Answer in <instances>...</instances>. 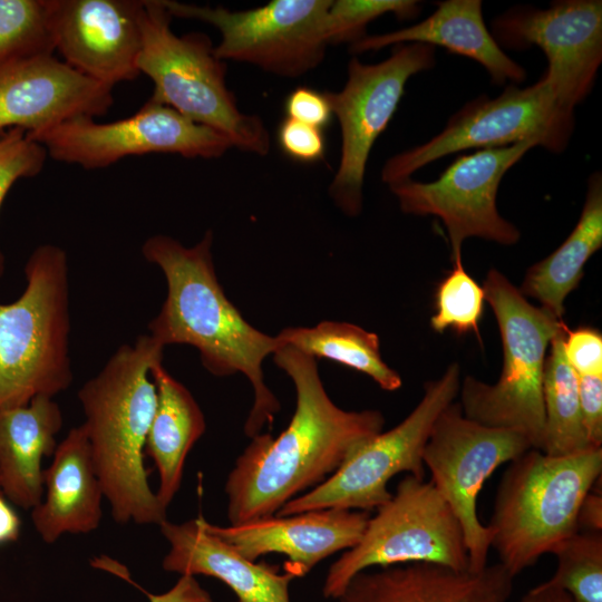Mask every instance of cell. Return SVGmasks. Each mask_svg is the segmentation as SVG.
I'll return each mask as SVG.
<instances>
[{
  "label": "cell",
  "mask_w": 602,
  "mask_h": 602,
  "mask_svg": "<svg viewBox=\"0 0 602 602\" xmlns=\"http://www.w3.org/2000/svg\"><path fill=\"white\" fill-rule=\"evenodd\" d=\"M213 232L206 231L193 246L168 235L148 237L144 258L157 265L167 283V295L151 321V334L163 347L188 344L200 352L204 368L214 376L243 373L251 382L254 401L244 425L249 437L271 426L280 410L264 382L262 363L281 342L251 326L226 298L215 274Z\"/></svg>",
  "instance_id": "2"
},
{
  "label": "cell",
  "mask_w": 602,
  "mask_h": 602,
  "mask_svg": "<svg viewBox=\"0 0 602 602\" xmlns=\"http://www.w3.org/2000/svg\"><path fill=\"white\" fill-rule=\"evenodd\" d=\"M503 343V369L496 383L467 376L460 390L465 417L478 424L518 430L542 450L545 428L543 373L546 351L565 323L526 300L503 273L492 269L483 284Z\"/></svg>",
  "instance_id": "7"
},
{
  "label": "cell",
  "mask_w": 602,
  "mask_h": 602,
  "mask_svg": "<svg viewBox=\"0 0 602 602\" xmlns=\"http://www.w3.org/2000/svg\"><path fill=\"white\" fill-rule=\"evenodd\" d=\"M485 293L464 269L462 256L453 260L452 271L440 281L435 294L436 313L430 326L436 332L453 330L459 334L474 331L484 312Z\"/></svg>",
  "instance_id": "31"
},
{
  "label": "cell",
  "mask_w": 602,
  "mask_h": 602,
  "mask_svg": "<svg viewBox=\"0 0 602 602\" xmlns=\"http://www.w3.org/2000/svg\"><path fill=\"white\" fill-rule=\"evenodd\" d=\"M531 448L527 437L518 430L468 419L459 402L448 405L434 423L423 460L431 474L430 482L460 524L470 571L487 565L492 547V530L477 516L478 493L498 466Z\"/></svg>",
  "instance_id": "13"
},
{
  "label": "cell",
  "mask_w": 602,
  "mask_h": 602,
  "mask_svg": "<svg viewBox=\"0 0 602 602\" xmlns=\"http://www.w3.org/2000/svg\"><path fill=\"white\" fill-rule=\"evenodd\" d=\"M574 124V111L560 105L544 72L531 86L509 84L495 98L483 95L467 103L436 136L389 157L382 166L381 181L388 186L405 181L431 162L469 148H498L534 140L552 153H561L569 145Z\"/></svg>",
  "instance_id": "9"
},
{
  "label": "cell",
  "mask_w": 602,
  "mask_h": 602,
  "mask_svg": "<svg viewBox=\"0 0 602 602\" xmlns=\"http://www.w3.org/2000/svg\"><path fill=\"white\" fill-rule=\"evenodd\" d=\"M163 0H143L139 13L138 70L148 76L151 100L224 134L243 152L266 156L271 140L258 115L245 114L226 84V64L201 32L175 35Z\"/></svg>",
  "instance_id": "6"
},
{
  "label": "cell",
  "mask_w": 602,
  "mask_h": 602,
  "mask_svg": "<svg viewBox=\"0 0 602 602\" xmlns=\"http://www.w3.org/2000/svg\"><path fill=\"white\" fill-rule=\"evenodd\" d=\"M278 144L288 157L301 163H315L323 158L326 139L323 129L285 117L278 127Z\"/></svg>",
  "instance_id": "34"
},
{
  "label": "cell",
  "mask_w": 602,
  "mask_h": 602,
  "mask_svg": "<svg viewBox=\"0 0 602 602\" xmlns=\"http://www.w3.org/2000/svg\"><path fill=\"white\" fill-rule=\"evenodd\" d=\"M276 337L281 346L362 372L383 390L395 391L402 385L398 372L382 360L378 336L359 326L323 321L312 328H285Z\"/></svg>",
  "instance_id": "27"
},
{
  "label": "cell",
  "mask_w": 602,
  "mask_h": 602,
  "mask_svg": "<svg viewBox=\"0 0 602 602\" xmlns=\"http://www.w3.org/2000/svg\"><path fill=\"white\" fill-rule=\"evenodd\" d=\"M61 426V410L48 396L0 410V484L13 505L32 509L42 499V459L54 455Z\"/></svg>",
  "instance_id": "24"
},
{
  "label": "cell",
  "mask_w": 602,
  "mask_h": 602,
  "mask_svg": "<svg viewBox=\"0 0 602 602\" xmlns=\"http://www.w3.org/2000/svg\"><path fill=\"white\" fill-rule=\"evenodd\" d=\"M157 404L145 445L158 472L156 495L167 508L182 483L186 457L205 431L204 415L188 389L164 368L151 369Z\"/></svg>",
  "instance_id": "25"
},
{
  "label": "cell",
  "mask_w": 602,
  "mask_h": 602,
  "mask_svg": "<svg viewBox=\"0 0 602 602\" xmlns=\"http://www.w3.org/2000/svg\"><path fill=\"white\" fill-rule=\"evenodd\" d=\"M159 527L169 544L162 561L166 572L217 579L233 590L240 602H290L292 574L245 559L206 531L202 516L183 523L166 520Z\"/></svg>",
  "instance_id": "21"
},
{
  "label": "cell",
  "mask_w": 602,
  "mask_h": 602,
  "mask_svg": "<svg viewBox=\"0 0 602 602\" xmlns=\"http://www.w3.org/2000/svg\"><path fill=\"white\" fill-rule=\"evenodd\" d=\"M21 532V520L0 484V546L16 542Z\"/></svg>",
  "instance_id": "40"
},
{
  "label": "cell",
  "mask_w": 602,
  "mask_h": 602,
  "mask_svg": "<svg viewBox=\"0 0 602 602\" xmlns=\"http://www.w3.org/2000/svg\"><path fill=\"white\" fill-rule=\"evenodd\" d=\"M284 111L288 118L323 129L333 117L326 93L310 87H298L285 98Z\"/></svg>",
  "instance_id": "36"
},
{
  "label": "cell",
  "mask_w": 602,
  "mask_h": 602,
  "mask_svg": "<svg viewBox=\"0 0 602 602\" xmlns=\"http://www.w3.org/2000/svg\"><path fill=\"white\" fill-rule=\"evenodd\" d=\"M577 528L579 532H602V495L594 486L580 505Z\"/></svg>",
  "instance_id": "39"
},
{
  "label": "cell",
  "mask_w": 602,
  "mask_h": 602,
  "mask_svg": "<svg viewBox=\"0 0 602 602\" xmlns=\"http://www.w3.org/2000/svg\"><path fill=\"white\" fill-rule=\"evenodd\" d=\"M273 359L294 383L297 407L279 436L252 437L237 457L225 483L231 524L275 515L285 503L324 482L385 425L379 410L348 411L333 404L315 358L281 346Z\"/></svg>",
  "instance_id": "1"
},
{
  "label": "cell",
  "mask_w": 602,
  "mask_h": 602,
  "mask_svg": "<svg viewBox=\"0 0 602 602\" xmlns=\"http://www.w3.org/2000/svg\"><path fill=\"white\" fill-rule=\"evenodd\" d=\"M564 352L577 376H602V336L596 329H567Z\"/></svg>",
  "instance_id": "35"
},
{
  "label": "cell",
  "mask_w": 602,
  "mask_h": 602,
  "mask_svg": "<svg viewBox=\"0 0 602 602\" xmlns=\"http://www.w3.org/2000/svg\"><path fill=\"white\" fill-rule=\"evenodd\" d=\"M421 9L416 0H337L328 10L327 35L329 45L349 43L366 37L370 22L392 13L399 19H412Z\"/></svg>",
  "instance_id": "32"
},
{
  "label": "cell",
  "mask_w": 602,
  "mask_h": 602,
  "mask_svg": "<svg viewBox=\"0 0 602 602\" xmlns=\"http://www.w3.org/2000/svg\"><path fill=\"white\" fill-rule=\"evenodd\" d=\"M163 349L152 336L123 344L78 392L93 463L118 524L159 526L167 520L144 463L157 404L151 369Z\"/></svg>",
  "instance_id": "3"
},
{
  "label": "cell",
  "mask_w": 602,
  "mask_h": 602,
  "mask_svg": "<svg viewBox=\"0 0 602 602\" xmlns=\"http://www.w3.org/2000/svg\"><path fill=\"white\" fill-rule=\"evenodd\" d=\"M48 154L21 128L0 132V208L14 183L38 175ZM1 265V263H0Z\"/></svg>",
  "instance_id": "33"
},
{
  "label": "cell",
  "mask_w": 602,
  "mask_h": 602,
  "mask_svg": "<svg viewBox=\"0 0 602 602\" xmlns=\"http://www.w3.org/2000/svg\"><path fill=\"white\" fill-rule=\"evenodd\" d=\"M27 285L0 303V410L54 397L72 381L69 358V281L66 252L37 246L25 265Z\"/></svg>",
  "instance_id": "5"
},
{
  "label": "cell",
  "mask_w": 602,
  "mask_h": 602,
  "mask_svg": "<svg viewBox=\"0 0 602 602\" xmlns=\"http://www.w3.org/2000/svg\"><path fill=\"white\" fill-rule=\"evenodd\" d=\"M430 563L469 570L460 524L431 482L407 475L370 517L360 541L333 562L322 593L338 599L358 573L373 566Z\"/></svg>",
  "instance_id": "8"
},
{
  "label": "cell",
  "mask_w": 602,
  "mask_h": 602,
  "mask_svg": "<svg viewBox=\"0 0 602 602\" xmlns=\"http://www.w3.org/2000/svg\"><path fill=\"white\" fill-rule=\"evenodd\" d=\"M27 136L41 144L50 158L86 169L153 153L219 158L233 147L224 134L151 99L127 118L98 123L80 116Z\"/></svg>",
  "instance_id": "14"
},
{
  "label": "cell",
  "mask_w": 602,
  "mask_h": 602,
  "mask_svg": "<svg viewBox=\"0 0 602 602\" xmlns=\"http://www.w3.org/2000/svg\"><path fill=\"white\" fill-rule=\"evenodd\" d=\"M567 328L550 344L543 373L545 428L542 452L551 456H570L592 447L583 425L579 378L564 352Z\"/></svg>",
  "instance_id": "28"
},
{
  "label": "cell",
  "mask_w": 602,
  "mask_h": 602,
  "mask_svg": "<svg viewBox=\"0 0 602 602\" xmlns=\"http://www.w3.org/2000/svg\"><path fill=\"white\" fill-rule=\"evenodd\" d=\"M142 591L149 602H214L211 594L198 583L195 576L181 575L166 592L153 594Z\"/></svg>",
  "instance_id": "38"
},
{
  "label": "cell",
  "mask_w": 602,
  "mask_h": 602,
  "mask_svg": "<svg viewBox=\"0 0 602 602\" xmlns=\"http://www.w3.org/2000/svg\"><path fill=\"white\" fill-rule=\"evenodd\" d=\"M113 104V87L54 55L0 66V132L21 128L36 134L75 117H100Z\"/></svg>",
  "instance_id": "18"
},
{
  "label": "cell",
  "mask_w": 602,
  "mask_h": 602,
  "mask_svg": "<svg viewBox=\"0 0 602 602\" xmlns=\"http://www.w3.org/2000/svg\"><path fill=\"white\" fill-rule=\"evenodd\" d=\"M551 553L557 566L547 583L565 591L573 602H602V532H576Z\"/></svg>",
  "instance_id": "30"
},
{
  "label": "cell",
  "mask_w": 602,
  "mask_h": 602,
  "mask_svg": "<svg viewBox=\"0 0 602 602\" xmlns=\"http://www.w3.org/2000/svg\"><path fill=\"white\" fill-rule=\"evenodd\" d=\"M536 146V142L526 140L479 149L458 156L436 181L425 183L410 177L389 185V190L404 213L441 220L452 260L462 256V245L469 237L513 245L521 232L499 214L497 192L506 172Z\"/></svg>",
  "instance_id": "15"
},
{
  "label": "cell",
  "mask_w": 602,
  "mask_h": 602,
  "mask_svg": "<svg viewBox=\"0 0 602 602\" xmlns=\"http://www.w3.org/2000/svg\"><path fill=\"white\" fill-rule=\"evenodd\" d=\"M103 498L81 424L57 445L50 466L43 469V496L31 509L35 530L47 544L64 534H88L100 524Z\"/></svg>",
  "instance_id": "22"
},
{
  "label": "cell",
  "mask_w": 602,
  "mask_h": 602,
  "mask_svg": "<svg viewBox=\"0 0 602 602\" xmlns=\"http://www.w3.org/2000/svg\"><path fill=\"white\" fill-rule=\"evenodd\" d=\"M236 602H240V601H236Z\"/></svg>",
  "instance_id": "42"
},
{
  "label": "cell",
  "mask_w": 602,
  "mask_h": 602,
  "mask_svg": "<svg viewBox=\"0 0 602 602\" xmlns=\"http://www.w3.org/2000/svg\"><path fill=\"white\" fill-rule=\"evenodd\" d=\"M459 387V366L453 362L440 378L425 383L421 400L400 424L367 440L324 482L285 503L275 515L329 508L368 512L391 498L387 484L395 475L407 472L425 478V445Z\"/></svg>",
  "instance_id": "10"
},
{
  "label": "cell",
  "mask_w": 602,
  "mask_h": 602,
  "mask_svg": "<svg viewBox=\"0 0 602 602\" xmlns=\"http://www.w3.org/2000/svg\"><path fill=\"white\" fill-rule=\"evenodd\" d=\"M602 246V175L591 174L580 219L566 240L548 256L528 268L520 291L537 300L556 318L566 297L579 285L583 268Z\"/></svg>",
  "instance_id": "26"
},
{
  "label": "cell",
  "mask_w": 602,
  "mask_h": 602,
  "mask_svg": "<svg viewBox=\"0 0 602 602\" xmlns=\"http://www.w3.org/2000/svg\"><path fill=\"white\" fill-rule=\"evenodd\" d=\"M583 425L592 447H602V376H577Z\"/></svg>",
  "instance_id": "37"
},
{
  "label": "cell",
  "mask_w": 602,
  "mask_h": 602,
  "mask_svg": "<svg viewBox=\"0 0 602 602\" xmlns=\"http://www.w3.org/2000/svg\"><path fill=\"white\" fill-rule=\"evenodd\" d=\"M172 17L215 27L221 41L216 57L253 65L269 74L298 78L323 60L329 46L328 10L331 0H272L249 10L163 0Z\"/></svg>",
  "instance_id": "11"
},
{
  "label": "cell",
  "mask_w": 602,
  "mask_h": 602,
  "mask_svg": "<svg viewBox=\"0 0 602 602\" xmlns=\"http://www.w3.org/2000/svg\"><path fill=\"white\" fill-rule=\"evenodd\" d=\"M518 602H573L570 595L546 581L525 593Z\"/></svg>",
  "instance_id": "41"
},
{
  "label": "cell",
  "mask_w": 602,
  "mask_h": 602,
  "mask_svg": "<svg viewBox=\"0 0 602 602\" xmlns=\"http://www.w3.org/2000/svg\"><path fill=\"white\" fill-rule=\"evenodd\" d=\"M435 55V47L414 42L392 46L389 57L378 64L353 57L343 88L326 91L341 132L340 161L329 194L344 214L361 212L370 152L392 119L408 79L433 68Z\"/></svg>",
  "instance_id": "12"
},
{
  "label": "cell",
  "mask_w": 602,
  "mask_h": 602,
  "mask_svg": "<svg viewBox=\"0 0 602 602\" xmlns=\"http://www.w3.org/2000/svg\"><path fill=\"white\" fill-rule=\"evenodd\" d=\"M480 0H445L426 19L409 27L367 35L349 46L350 52L377 51L400 43H425L482 65L494 85L521 84L525 69L509 58L487 29Z\"/></svg>",
  "instance_id": "23"
},
{
  "label": "cell",
  "mask_w": 602,
  "mask_h": 602,
  "mask_svg": "<svg viewBox=\"0 0 602 602\" xmlns=\"http://www.w3.org/2000/svg\"><path fill=\"white\" fill-rule=\"evenodd\" d=\"M493 37L511 49L538 47L560 105L574 110L591 93L602 62V1L513 7L493 21Z\"/></svg>",
  "instance_id": "16"
},
{
  "label": "cell",
  "mask_w": 602,
  "mask_h": 602,
  "mask_svg": "<svg viewBox=\"0 0 602 602\" xmlns=\"http://www.w3.org/2000/svg\"><path fill=\"white\" fill-rule=\"evenodd\" d=\"M601 473L602 447L570 456L531 448L509 462L487 526L498 563L513 577L579 532L580 505Z\"/></svg>",
  "instance_id": "4"
},
{
  "label": "cell",
  "mask_w": 602,
  "mask_h": 602,
  "mask_svg": "<svg viewBox=\"0 0 602 602\" xmlns=\"http://www.w3.org/2000/svg\"><path fill=\"white\" fill-rule=\"evenodd\" d=\"M370 516L366 511L319 509L293 515H272L241 524L219 526L202 517L206 531L250 561L278 553L288 557L285 572L308 574L326 557L353 547Z\"/></svg>",
  "instance_id": "19"
},
{
  "label": "cell",
  "mask_w": 602,
  "mask_h": 602,
  "mask_svg": "<svg viewBox=\"0 0 602 602\" xmlns=\"http://www.w3.org/2000/svg\"><path fill=\"white\" fill-rule=\"evenodd\" d=\"M143 0H54L56 50L81 75L113 87L140 75Z\"/></svg>",
  "instance_id": "17"
},
{
  "label": "cell",
  "mask_w": 602,
  "mask_h": 602,
  "mask_svg": "<svg viewBox=\"0 0 602 602\" xmlns=\"http://www.w3.org/2000/svg\"><path fill=\"white\" fill-rule=\"evenodd\" d=\"M513 576L499 564L456 571L410 563L358 573L339 602H508Z\"/></svg>",
  "instance_id": "20"
},
{
  "label": "cell",
  "mask_w": 602,
  "mask_h": 602,
  "mask_svg": "<svg viewBox=\"0 0 602 602\" xmlns=\"http://www.w3.org/2000/svg\"><path fill=\"white\" fill-rule=\"evenodd\" d=\"M54 0H0V66L56 50Z\"/></svg>",
  "instance_id": "29"
}]
</instances>
